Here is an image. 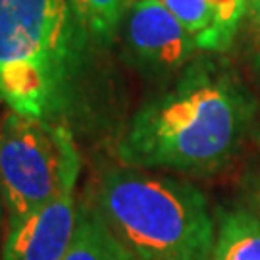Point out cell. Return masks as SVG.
Instances as JSON below:
<instances>
[{"mask_svg":"<svg viewBox=\"0 0 260 260\" xmlns=\"http://www.w3.org/2000/svg\"><path fill=\"white\" fill-rule=\"evenodd\" d=\"M249 116L247 101L232 81L195 68L135 112L118 154L129 168L218 166L237 149Z\"/></svg>","mask_w":260,"mask_h":260,"instance_id":"1","label":"cell"},{"mask_svg":"<svg viewBox=\"0 0 260 260\" xmlns=\"http://www.w3.org/2000/svg\"><path fill=\"white\" fill-rule=\"evenodd\" d=\"M87 35L68 0H0V103L33 120L64 123Z\"/></svg>","mask_w":260,"mask_h":260,"instance_id":"2","label":"cell"},{"mask_svg":"<svg viewBox=\"0 0 260 260\" xmlns=\"http://www.w3.org/2000/svg\"><path fill=\"white\" fill-rule=\"evenodd\" d=\"M114 237L137 260H210L216 228L205 195L191 183L112 170L93 201Z\"/></svg>","mask_w":260,"mask_h":260,"instance_id":"3","label":"cell"},{"mask_svg":"<svg viewBox=\"0 0 260 260\" xmlns=\"http://www.w3.org/2000/svg\"><path fill=\"white\" fill-rule=\"evenodd\" d=\"M81 156L66 123L8 110L0 120V193L6 220L16 223L75 189Z\"/></svg>","mask_w":260,"mask_h":260,"instance_id":"4","label":"cell"},{"mask_svg":"<svg viewBox=\"0 0 260 260\" xmlns=\"http://www.w3.org/2000/svg\"><path fill=\"white\" fill-rule=\"evenodd\" d=\"M75 189L56 197L43 208L10 223L0 260H64L77 225Z\"/></svg>","mask_w":260,"mask_h":260,"instance_id":"5","label":"cell"},{"mask_svg":"<svg viewBox=\"0 0 260 260\" xmlns=\"http://www.w3.org/2000/svg\"><path fill=\"white\" fill-rule=\"evenodd\" d=\"M127 47L143 64L172 70L199 48L197 39L158 0H133L125 14Z\"/></svg>","mask_w":260,"mask_h":260,"instance_id":"6","label":"cell"},{"mask_svg":"<svg viewBox=\"0 0 260 260\" xmlns=\"http://www.w3.org/2000/svg\"><path fill=\"white\" fill-rule=\"evenodd\" d=\"M131 252L108 230L93 203L79 205L77 225L64 260H129Z\"/></svg>","mask_w":260,"mask_h":260,"instance_id":"7","label":"cell"},{"mask_svg":"<svg viewBox=\"0 0 260 260\" xmlns=\"http://www.w3.org/2000/svg\"><path fill=\"white\" fill-rule=\"evenodd\" d=\"M210 260H260V220L247 210L220 216Z\"/></svg>","mask_w":260,"mask_h":260,"instance_id":"8","label":"cell"},{"mask_svg":"<svg viewBox=\"0 0 260 260\" xmlns=\"http://www.w3.org/2000/svg\"><path fill=\"white\" fill-rule=\"evenodd\" d=\"M197 39L199 48L218 50L230 43L212 0H158Z\"/></svg>","mask_w":260,"mask_h":260,"instance_id":"9","label":"cell"},{"mask_svg":"<svg viewBox=\"0 0 260 260\" xmlns=\"http://www.w3.org/2000/svg\"><path fill=\"white\" fill-rule=\"evenodd\" d=\"M85 31L96 41H112L123 21L129 0H68Z\"/></svg>","mask_w":260,"mask_h":260,"instance_id":"10","label":"cell"},{"mask_svg":"<svg viewBox=\"0 0 260 260\" xmlns=\"http://www.w3.org/2000/svg\"><path fill=\"white\" fill-rule=\"evenodd\" d=\"M212 4L220 12V19L225 29V33L233 37V31L237 27L239 19H241L243 12L247 8V4H251V0H212Z\"/></svg>","mask_w":260,"mask_h":260,"instance_id":"11","label":"cell"},{"mask_svg":"<svg viewBox=\"0 0 260 260\" xmlns=\"http://www.w3.org/2000/svg\"><path fill=\"white\" fill-rule=\"evenodd\" d=\"M251 16L260 25V0H251Z\"/></svg>","mask_w":260,"mask_h":260,"instance_id":"12","label":"cell"},{"mask_svg":"<svg viewBox=\"0 0 260 260\" xmlns=\"http://www.w3.org/2000/svg\"><path fill=\"white\" fill-rule=\"evenodd\" d=\"M2 212H4V203H2V193H0V220H2Z\"/></svg>","mask_w":260,"mask_h":260,"instance_id":"13","label":"cell"},{"mask_svg":"<svg viewBox=\"0 0 260 260\" xmlns=\"http://www.w3.org/2000/svg\"><path fill=\"white\" fill-rule=\"evenodd\" d=\"M129 260H137V258H135V256H133V254H131V256H129Z\"/></svg>","mask_w":260,"mask_h":260,"instance_id":"14","label":"cell"},{"mask_svg":"<svg viewBox=\"0 0 260 260\" xmlns=\"http://www.w3.org/2000/svg\"><path fill=\"white\" fill-rule=\"evenodd\" d=\"M258 64H260V54H258Z\"/></svg>","mask_w":260,"mask_h":260,"instance_id":"15","label":"cell"}]
</instances>
